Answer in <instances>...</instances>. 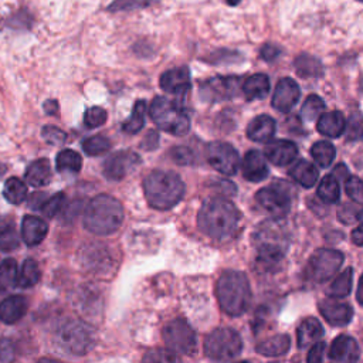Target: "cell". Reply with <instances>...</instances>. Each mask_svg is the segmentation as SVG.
Masks as SVG:
<instances>
[{"label":"cell","mask_w":363,"mask_h":363,"mask_svg":"<svg viewBox=\"0 0 363 363\" xmlns=\"http://www.w3.org/2000/svg\"><path fill=\"white\" fill-rule=\"evenodd\" d=\"M254 244L257 248V267L259 271H272L284 259L289 245L288 233L279 218L261 223L254 231Z\"/></svg>","instance_id":"6da1fadb"},{"label":"cell","mask_w":363,"mask_h":363,"mask_svg":"<svg viewBox=\"0 0 363 363\" xmlns=\"http://www.w3.org/2000/svg\"><path fill=\"white\" fill-rule=\"evenodd\" d=\"M240 218L241 214L233 203L220 197H213L206 200L201 206L197 216V224L206 235L216 240H224L235 233Z\"/></svg>","instance_id":"7a4b0ae2"},{"label":"cell","mask_w":363,"mask_h":363,"mask_svg":"<svg viewBox=\"0 0 363 363\" xmlns=\"http://www.w3.org/2000/svg\"><path fill=\"white\" fill-rule=\"evenodd\" d=\"M123 221V207L109 194L95 196L85 207L84 225L95 235L113 234Z\"/></svg>","instance_id":"3957f363"},{"label":"cell","mask_w":363,"mask_h":363,"mask_svg":"<svg viewBox=\"0 0 363 363\" xmlns=\"http://www.w3.org/2000/svg\"><path fill=\"white\" fill-rule=\"evenodd\" d=\"M145 197L150 207L169 210L174 207L184 194V183L173 172L153 170L143 182Z\"/></svg>","instance_id":"277c9868"},{"label":"cell","mask_w":363,"mask_h":363,"mask_svg":"<svg viewBox=\"0 0 363 363\" xmlns=\"http://www.w3.org/2000/svg\"><path fill=\"white\" fill-rule=\"evenodd\" d=\"M216 295L220 308L231 316L242 315L251 303V289L245 274L225 271L216 284Z\"/></svg>","instance_id":"5b68a950"},{"label":"cell","mask_w":363,"mask_h":363,"mask_svg":"<svg viewBox=\"0 0 363 363\" xmlns=\"http://www.w3.org/2000/svg\"><path fill=\"white\" fill-rule=\"evenodd\" d=\"M152 121L164 132L183 136L190 130V118L186 109L176 101L156 96L149 108Z\"/></svg>","instance_id":"8992f818"},{"label":"cell","mask_w":363,"mask_h":363,"mask_svg":"<svg viewBox=\"0 0 363 363\" xmlns=\"http://www.w3.org/2000/svg\"><path fill=\"white\" fill-rule=\"evenodd\" d=\"M55 342L65 353L85 354L94 346L95 333L85 322L69 319L58 328Z\"/></svg>","instance_id":"52a82bcc"},{"label":"cell","mask_w":363,"mask_h":363,"mask_svg":"<svg viewBox=\"0 0 363 363\" xmlns=\"http://www.w3.org/2000/svg\"><path fill=\"white\" fill-rule=\"evenodd\" d=\"M240 335L230 328L214 329L204 340V352L213 360H231L241 353Z\"/></svg>","instance_id":"ba28073f"},{"label":"cell","mask_w":363,"mask_h":363,"mask_svg":"<svg viewBox=\"0 0 363 363\" xmlns=\"http://www.w3.org/2000/svg\"><path fill=\"white\" fill-rule=\"evenodd\" d=\"M343 262V254L337 250L320 248L316 250L305 269V275L309 281L319 284L330 279Z\"/></svg>","instance_id":"9c48e42d"},{"label":"cell","mask_w":363,"mask_h":363,"mask_svg":"<svg viewBox=\"0 0 363 363\" xmlns=\"http://www.w3.org/2000/svg\"><path fill=\"white\" fill-rule=\"evenodd\" d=\"M163 340L173 353L187 354L196 347V335L184 319H174L163 329Z\"/></svg>","instance_id":"30bf717a"},{"label":"cell","mask_w":363,"mask_h":363,"mask_svg":"<svg viewBox=\"0 0 363 363\" xmlns=\"http://www.w3.org/2000/svg\"><path fill=\"white\" fill-rule=\"evenodd\" d=\"M255 200L274 218L285 217L291 208V197L282 180L277 184L258 190Z\"/></svg>","instance_id":"8fae6325"},{"label":"cell","mask_w":363,"mask_h":363,"mask_svg":"<svg viewBox=\"0 0 363 363\" xmlns=\"http://www.w3.org/2000/svg\"><path fill=\"white\" fill-rule=\"evenodd\" d=\"M207 162L220 173L231 176L238 170L240 156L237 150L225 142H213L206 149Z\"/></svg>","instance_id":"7c38bea8"},{"label":"cell","mask_w":363,"mask_h":363,"mask_svg":"<svg viewBox=\"0 0 363 363\" xmlns=\"http://www.w3.org/2000/svg\"><path fill=\"white\" fill-rule=\"evenodd\" d=\"M140 164V157L132 150H118L109 155L102 166L104 176L108 180L119 182L126 177L136 166Z\"/></svg>","instance_id":"4fadbf2b"},{"label":"cell","mask_w":363,"mask_h":363,"mask_svg":"<svg viewBox=\"0 0 363 363\" xmlns=\"http://www.w3.org/2000/svg\"><path fill=\"white\" fill-rule=\"evenodd\" d=\"M240 78L237 77H214L203 82L201 96L210 102L227 99L237 94Z\"/></svg>","instance_id":"5bb4252c"},{"label":"cell","mask_w":363,"mask_h":363,"mask_svg":"<svg viewBox=\"0 0 363 363\" xmlns=\"http://www.w3.org/2000/svg\"><path fill=\"white\" fill-rule=\"evenodd\" d=\"M301 95L298 84L292 78H282L278 81L274 95L272 106L281 112H289L298 102Z\"/></svg>","instance_id":"9a60e30c"},{"label":"cell","mask_w":363,"mask_h":363,"mask_svg":"<svg viewBox=\"0 0 363 363\" xmlns=\"http://www.w3.org/2000/svg\"><path fill=\"white\" fill-rule=\"evenodd\" d=\"M160 88L169 94L182 95L190 89V71L187 67H179L164 71L160 75Z\"/></svg>","instance_id":"2e32d148"},{"label":"cell","mask_w":363,"mask_h":363,"mask_svg":"<svg viewBox=\"0 0 363 363\" xmlns=\"http://www.w3.org/2000/svg\"><path fill=\"white\" fill-rule=\"evenodd\" d=\"M264 155L275 166H285L296 159L298 147L291 140L278 139V140L269 142L264 147Z\"/></svg>","instance_id":"e0dca14e"},{"label":"cell","mask_w":363,"mask_h":363,"mask_svg":"<svg viewBox=\"0 0 363 363\" xmlns=\"http://www.w3.org/2000/svg\"><path fill=\"white\" fill-rule=\"evenodd\" d=\"M319 311L325 320L333 326H345L352 320L353 309L350 305L337 302L332 298L319 302Z\"/></svg>","instance_id":"ac0fdd59"},{"label":"cell","mask_w":363,"mask_h":363,"mask_svg":"<svg viewBox=\"0 0 363 363\" xmlns=\"http://www.w3.org/2000/svg\"><path fill=\"white\" fill-rule=\"evenodd\" d=\"M329 359L335 362H356L359 359V346L347 335H339L330 345Z\"/></svg>","instance_id":"d6986e66"},{"label":"cell","mask_w":363,"mask_h":363,"mask_svg":"<svg viewBox=\"0 0 363 363\" xmlns=\"http://www.w3.org/2000/svg\"><path fill=\"white\" fill-rule=\"evenodd\" d=\"M242 176L248 182H261L268 176V166L265 157L258 150H248L241 164Z\"/></svg>","instance_id":"ffe728a7"},{"label":"cell","mask_w":363,"mask_h":363,"mask_svg":"<svg viewBox=\"0 0 363 363\" xmlns=\"http://www.w3.org/2000/svg\"><path fill=\"white\" fill-rule=\"evenodd\" d=\"M48 234V224L37 216H26L21 221V238L24 244L38 245Z\"/></svg>","instance_id":"44dd1931"},{"label":"cell","mask_w":363,"mask_h":363,"mask_svg":"<svg viewBox=\"0 0 363 363\" xmlns=\"http://www.w3.org/2000/svg\"><path fill=\"white\" fill-rule=\"evenodd\" d=\"M27 299L21 295H11L0 302V320L4 323H16L27 312Z\"/></svg>","instance_id":"7402d4cb"},{"label":"cell","mask_w":363,"mask_h":363,"mask_svg":"<svg viewBox=\"0 0 363 363\" xmlns=\"http://www.w3.org/2000/svg\"><path fill=\"white\" fill-rule=\"evenodd\" d=\"M277 129L275 121L268 115L255 116L247 126V136L255 142L269 140Z\"/></svg>","instance_id":"603a6c76"},{"label":"cell","mask_w":363,"mask_h":363,"mask_svg":"<svg viewBox=\"0 0 363 363\" xmlns=\"http://www.w3.org/2000/svg\"><path fill=\"white\" fill-rule=\"evenodd\" d=\"M24 180L33 187H43L51 182V166L48 159L41 157L34 160L26 170Z\"/></svg>","instance_id":"cb8c5ba5"},{"label":"cell","mask_w":363,"mask_h":363,"mask_svg":"<svg viewBox=\"0 0 363 363\" xmlns=\"http://www.w3.org/2000/svg\"><path fill=\"white\" fill-rule=\"evenodd\" d=\"M345 125H346V121L343 115L339 111H333L328 113H320L316 128L325 136L339 138L345 130Z\"/></svg>","instance_id":"d4e9b609"},{"label":"cell","mask_w":363,"mask_h":363,"mask_svg":"<svg viewBox=\"0 0 363 363\" xmlns=\"http://www.w3.org/2000/svg\"><path fill=\"white\" fill-rule=\"evenodd\" d=\"M289 176L298 182L301 186L303 187H312L316 180H318V176H319V172L318 169L308 160L305 159H299L296 160L291 169L288 170Z\"/></svg>","instance_id":"484cf974"},{"label":"cell","mask_w":363,"mask_h":363,"mask_svg":"<svg viewBox=\"0 0 363 363\" xmlns=\"http://www.w3.org/2000/svg\"><path fill=\"white\" fill-rule=\"evenodd\" d=\"M323 335V329L320 322L316 318H306L301 322L296 330V337H298V346L299 347H306L316 340H319Z\"/></svg>","instance_id":"4316f807"},{"label":"cell","mask_w":363,"mask_h":363,"mask_svg":"<svg viewBox=\"0 0 363 363\" xmlns=\"http://www.w3.org/2000/svg\"><path fill=\"white\" fill-rule=\"evenodd\" d=\"M289 346H291V340L286 335H275L259 342L255 346V350L262 356L275 357V356L284 354L289 349Z\"/></svg>","instance_id":"83f0119b"},{"label":"cell","mask_w":363,"mask_h":363,"mask_svg":"<svg viewBox=\"0 0 363 363\" xmlns=\"http://www.w3.org/2000/svg\"><path fill=\"white\" fill-rule=\"evenodd\" d=\"M294 65L296 74L303 78H319L323 75V65L313 55L301 54L295 58Z\"/></svg>","instance_id":"f1b7e54d"},{"label":"cell","mask_w":363,"mask_h":363,"mask_svg":"<svg viewBox=\"0 0 363 363\" xmlns=\"http://www.w3.org/2000/svg\"><path fill=\"white\" fill-rule=\"evenodd\" d=\"M269 91V79L265 74H254L242 84V92L247 99H262Z\"/></svg>","instance_id":"f546056e"},{"label":"cell","mask_w":363,"mask_h":363,"mask_svg":"<svg viewBox=\"0 0 363 363\" xmlns=\"http://www.w3.org/2000/svg\"><path fill=\"white\" fill-rule=\"evenodd\" d=\"M55 167L60 173H79L82 167V157L72 149H64L55 157Z\"/></svg>","instance_id":"4dcf8cb0"},{"label":"cell","mask_w":363,"mask_h":363,"mask_svg":"<svg viewBox=\"0 0 363 363\" xmlns=\"http://www.w3.org/2000/svg\"><path fill=\"white\" fill-rule=\"evenodd\" d=\"M40 277L41 271L38 268V264L33 258H27L23 262L20 272H17V285L21 288H31L38 284Z\"/></svg>","instance_id":"1f68e13d"},{"label":"cell","mask_w":363,"mask_h":363,"mask_svg":"<svg viewBox=\"0 0 363 363\" xmlns=\"http://www.w3.org/2000/svg\"><path fill=\"white\" fill-rule=\"evenodd\" d=\"M27 186L18 177H10L3 187V196L11 204H21L27 199Z\"/></svg>","instance_id":"d6a6232c"},{"label":"cell","mask_w":363,"mask_h":363,"mask_svg":"<svg viewBox=\"0 0 363 363\" xmlns=\"http://www.w3.org/2000/svg\"><path fill=\"white\" fill-rule=\"evenodd\" d=\"M145 113H146V102L143 99L136 101L130 116L122 125V130L129 135L138 133L145 125Z\"/></svg>","instance_id":"836d02e7"},{"label":"cell","mask_w":363,"mask_h":363,"mask_svg":"<svg viewBox=\"0 0 363 363\" xmlns=\"http://www.w3.org/2000/svg\"><path fill=\"white\" fill-rule=\"evenodd\" d=\"M352 282H353V271L352 268H346L330 284L328 294L330 295V298H345L346 295H349L352 289Z\"/></svg>","instance_id":"e575fe53"},{"label":"cell","mask_w":363,"mask_h":363,"mask_svg":"<svg viewBox=\"0 0 363 363\" xmlns=\"http://www.w3.org/2000/svg\"><path fill=\"white\" fill-rule=\"evenodd\" d=\"M339 194H340V189H339L337 179L333 174L325 176L318 186L319 199L323 200L325 203L332 204L339 200Z\"/></svg>","instance_id":"d590c367"},{"label":"cell","mask_w":363,"mask_h":363,"mask_svg":"<svg viewBox=\"0 0 363 363\" xmlns=\"http://www.w3.org/2000/svg\"><path fill=\"white\" fill-rule=\"evenodd\" d=\"M20 245V238L16 231L14 223L10 220H4L0 223V250L10 252L14 251Z\"/></svg>","instance_id":"8d00e7d4"},{"label":"cell","mask_w":363,"mask_h":363,"mask_svg":"<svg viewBox=\"0 0 363 363\" xmlns=\"http://www.w3.org/2000/svg\"><path fill=\"white\" fill-rule=\"evenodd\" d=\"M311 155L312 157L315 159V162L322 166V167H328L333 159H335V155H336V150H335V146L330 143V142H326V140H319L316 143L312 145L311 147Z\"/></svg>","instance_id":"74e56055"},{"label":"cell","mask_w":363,"mask_h":363,"mask_svg":"<svg viewBox=\"0 0 363 363\" xmlns=\"http://www.w3.org/2000/svg\"><path fill=\"white\" fill-rule=\"evenodd\" d=\"M17 284V262L13 258H6L0 264V292L9 291Z\"/></svg>","instance_id":"f35d334b"},{"label":"cell","mask_w":363,"mask_h":363,"mask_svg":"<svg viewBox=\"0 0 363 363\" xmlns=\"http://www.w3.org/2000/svg\"><path fill=\"white\" fill-rule=\"evenodd\" d=\"M323 109H325L323 101L318 95H309L301 108V118L305 122H312L318 116H320Z\"/></svg>","instance_id":"ab89813d"},{"label":"cell","mask_w":363,"mask_h":363,"mask_svg":"<svg viewBox=\"0 0 363 363\" xmlns=\"http://www.w3.org/2000/svg\"><path fill=\"white\" fill-rule=\"evenodd\" d=\"M82 149L89 156H99L111 149V140L104 135L89 136L82 140Z\"/></svg>","instance_id":"60d3db41"},{"label":"cell","mask_w":363,"mask_h":363,"mask_svg":"<svg viewBox=\"0 0 363 363\" xmlns=\"http://www.w3.org/2000/svg\"><path fill=\"white\" fill-rule=\"evenodd\" d=\"M65 201H67V197L64 193H55L54 196H51L50 199H45L43 201L40 210L47 218H54L64 210Z\"/></svg>","instance_id":"b9f144b4"},{"label":"cell","mask_w":363,"mask_h":363,"mask_svg":"<svg viewBox=\"0 0 363 363\" xmlns=\"http://www.w3.org/2000/svg\"><path fill=\"white\" fill-rule=\"evenodd\" d=\"M345 135L346 139L353 142V140H359L363 138V113L356 112L352 113L345 125Z\"/></svg>","instance_id":"7bdbcfd3"},{"label":"cell","mask_w":363,"mask_h":363,"mask_svg":"<svg viewBox=\"0 0 363 363\" xmlns=\"http://www.w3.org/2000/svg\"><path fill=\"white\" fill-rule=\"evenodd\" d=\"M106 111L99 106H92L86 109L84 115V123L86 128H98L106 122Z\"/></svg>","instance_id":"ee69618b"},{"label":"cell","mask_w":363,"mask_h":363,"mask_svg":"<svg viewBox=\"0 0 363 363\" xmlns=\"http://www.w3.org/2000/svg\"><path fill=\"white\" fill-rule=\"evenodd\" d=\"M41 136L47 143L54 145V146H61L67 140V133L64 130H61L60 128L52 126V125H45L41 129Z\"/></svg>","instance_id":"f6af8a7d"},{"label":"cell","mask_w":363,"mask_h":363,"mask_svg":"<svg viewBox=\"0 0 363 363\" xmlns=\"http://www.w3.org/2000/svg\"><path fill=\"white\" fill-rule=\"evenodd\" d=\"M156 0H113L106 10L108 11H128L139 7H146Z\"/></svg>","instance_id":"bcb514c9"},{"label":"cell","mask_w":363,"mask_h":363,"mask_svg":"<svg viewBox=\"0 0 363 363\" xmlns=\"http://www.w3.org/2000/svg\"><path fill=\"white\" fill-rule=\"evenodd\" d=\"M170 157L173 159L174 163L186 166V164H191L194 162V153L190 147L186 146H174L170 150Z\"/></svg>","instance_id":"7dc6e473"},{"label":"cell","mask_w":363,"mask_h":363,"mask_svg":"<svg viewBox=\"0 0 363 363\" xmlns=\"http://www.w3.org/2000/svg\"><path fill=\"white\" fill-rule=\"evenodd\" d=\"M345 189L347 196L354 200V201H362L363 200V186L362 180L356 176H349L345 180Z\"/></svg>","instance_id":"c3c4849f"},{"label":"cell","mask_w":363,"mask_h":363,"mask_svg":"<svg viewBox=\"0 0 363 363\" xmlns=\"http://www.w3.org/2000/svg\"><path fill=\"white\" fill-rule=\"evenodd\" d=\"M6 23H7V26L18 28V30L28 28L31 26V23H33V17H31V14L27 10H20L16 14H13L11 17H9L6 20Z\"/></svg>","instance_id":"681fc988"},{"label":"cell","mask_w":363,"mask_h":363,"mask_svg":"<svg viewBox=\"0 0 363 363\" xmlns=\"http://www.w3.org/2000/svg\"><path fill=\"white\" fill-rule=\"evenodd\" d=\"M145 362H177L179 357L172 350H152L145 357Z\"/></svg>","instance_id":"f907efd6"},{"label":"cell","mask_w":363,"mask_h":363,"mask_svg":"<svg viewBox=\"0 0 363 363\" xmlns=\"http://www.w3.org/2000/svg\"><path fill=\"white\" fill-rule=\"evenodd\" d=\"M325 349H326L325 342H316V343L312 346V349L309 350L306 360H308L309 363L322 362V360H323V354H325Z\"/></svg>","instance_id":"816d5d0a"},{"label":"cell","mask_w":363,"mask_h":363,"mask_svg":"<svg viewBox=\"0 0 363 363\" xmlns=\"http://www.w3.org/2000/svg\"><path fill=\"white\" fill-rule=\"evenodd\" d=\"M279 48L274 44H265L261 47V51H259V55L264 61H274L275 58H278L279 55Z\"/></svg>","instance_id":"f5cc1de1"},{"label":"cell","mask_w":363,"mask_h":363,"mask_svg":"<svg viewBox=\"0 0 363 363\" xmlns=\"http://www.w3.org/2000/svg\"><path fill=\"white\" fill-rule=\"evenodd\" d=\"M13 359V347L7 339L0 340V360L9 362Z\"/></svg>","instance_id":"db71d44e"},{"label":"cell","mask_w":363,"mask_h":363,"mask_svg":"<svg viewBox=\"0 0 363 363\" xmlns=\"http://www.w3.org/2000/svg\"><path fill=\"white\" fill-rule=\"evenodd\" d=\"M157 143H159V135H157V132L150 130V132L146 135V138L142 140L140 146H142L143 149H146V150H152V149H155V147L157 146Z\"/></svg>","instance_id":"11a10c76"},{"label":"cell","mask_w":363,"mask_h":363,"mask_svg":"<svg viewBox=\"0 0 363 363\" xmlns=\"http://www.w3.org/2000/svg\"><path fill=\"white\" fill-rule=\"evenodd\" d=\"M352 241L356 245H363V223H359V225L352 231Z\"/></svg>","instance_id":"9f6ffc18"},{"label":"cell","mask_w":363,"mask_h":363,"mask_svg":"<svg viewBox=\"0 0 363 363\" xmlns=\"http://www.w3.org/2000/svg\"><path fill=\"white\" fill-rule=\"evenodd\" d=\"M333 176L337 179V177H340L343 182L350 176L349 174V170H347V167L343 164V163H339L335 169H333Z\"/></svg>","instance_id":"6f0895ef"},{"label":"cell","mask_w":363,"mask_h":363,"mask_svg":"<svg viewBox=\"0 0 363 363\" xmlns=\"http://www.w3.org/2000/svg\"><path fill=\"white\" fill-rule=\"evenodd\" d=\"M43 108H44L45 113H48V115H55L57 111H58V102L54 101V99H50V101L44 102V106H43Z\"/></svg>","instance_id":"680465c9"},{"label":"cell","mask_w":363,"mask_h":363,"mask_svg":"<svg viewBox=\"0 0 363 363\" xmlns=\"http://www.w3.org/2000/svg\"><path fill=\"white\" fill-rule=\"evenodd\" d=\"M44 194L40 191V193H34L31 197H30V208H40L41 207V203H38V199L43 197Z\"/></svg>","instance_id":"91938a15"},{"label":"cell","mask_w":363,"mask_h":363,"mask_svg":"<svg viewBox=\"0 0 363 363\" xmlns=\"http://www.w3.org/2000/svg\"><path fill=\"white\" fill-rule=\"evenodd\" d=\"M356 299L360 305H363V275L359 279V285H357V292H356Z\"/></svg>","instance_id":"94428289"},{"label":"cell","mask_w":363,"mask_h":363,"mask_svg":"<svg viewBox=\"0 0 363 363\" xmlns=\"http://www.w3.org/2000/svg\"><path fill=\"white\" fill-rule=\"evenodd\" d=\"M6 172H7V166L3 162H0V179L6 174Z\"/></svg>","instance_id":"6125c7cd"},{"label":"cell","mask_w":363,"mask_h":363,"mask_svg":"<svg viewBox=\"0 0 363 363\" xmlns=\"http://www.w3.org/2000/svg\"><path fill=\"white\" fill-rule=\"evenodd\" d=\"M356 220H359V223H363V208L360 211H357V216H356Z\"/></svg>","instance_id":"be15d7a7"},{"label":"cell","mask_w":363,"mask_h":363,"mask_svg":"<svg viewBox=\"0 0 363 363\" xmlns=\"http://www.w3.org/2000/svg\"><path fill=\"white\" fill-rule=\"evenodd\" d=\"M225 1H227V4H228V6H237L241 0H225Z\"/></svg>","instance_id":"e7e4bbea"},{"label":"cell","mask_w":363,"mask_h":363,"mask_svg":"<svg viewBox=\"0 0 363 363\" xmlns=\"http://www.w3.org/2000/svg\"><path fill=\"white\" fill-rule=\"evenodd\" d=\"M357 1H360V3H363V0H357Z\"/></svg>","instance_id":"03108f58"},{"label":"cell","mask_w":363,"mask_h":363,"mask_svg":"<svg viewBox=\"0 0 363 363\" xmlns=\"http://www.w3.org/2000/svg\"><path fill=\"white\" fill-rule=\"evenodd\" d=\"M362 186H363V180H362Z\"/></svg>","instance_id":"003e7915"}]
</instances>
